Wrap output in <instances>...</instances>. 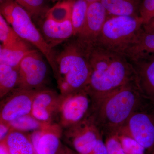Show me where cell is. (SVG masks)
Masks as SVG:
<instances>
[{
	"mask_svg": "<svg viewBox=\"0 0 154 154\" xmlns=\"http://www.w3.org/2000/svg\"><path fill=\"white\" fill-rule=\"evenodd\" d=\"M86 47L91 73L86 89L93 100L94 109L107 94L136 81V73L124 54L95 44Z\"/></svg>",
	"mask_w": 154,
	"mask_h": 154,
	"instance_id": "6da1fadb",
	"label": "cell"
},
{
	"mask_svg": "<svg viewBox=\"0 0 154 154\" xmlns=\"http://www.w3.org/2000/svg\"><path fill=\"white\" fill-rule=\"evenodd\" d=\"M149 102L136 80L107 94L95 107L93 113L102 134L114 133L133 113Z\"/></svg>",
	"mask_w": 154,
	"mask_h": 154,
	"instance_id": "7a4b0ae2",
	"label": "cell"
},
{
	"mask_svg": "<svg viewBox=\"0 0 154 154\" xmlns=\"http://www.w3.org/2000/svg\"><path fill=\"white\" fill-rule=\"evenodd\" d=\"M54 74L61 95L85 89L91 69L85 45L76 39L55 54Z\"/></svg>",
	"mask_w": 154,
	"mask_h": 154,
	"instance_id": "3957f363",
	"label": "cell"
},
{
	"mask_svg": "<svg viewBox=\"0 0 154 154\" xmlns=\"http://www.w3.org/2000/svg\"><path fill=\"white\" fill-rule=\"evenodd\" d=\"M1 3V15L20 38L42 53L54 74L55 54L33 23L30 14L14 0H5Z\"/></svg>",
	"mask_w": 154,
	"mask_h": 154,
	"instance_id": "277c9868",
	"label": "cell"
},
{
	"mask_svg": "<svg viewBox=\"0 0 154 154\" xmlns=\"http://www.w3.org/2000/svg\"><path fill=\"white\" fill-rule=\"evenodd\" d=\"M143 25L140 17H108L95 45L125 55L142 31Z\"/></svg>",
	"mask_w": 154,
	"mask_h": 154,
	"instance_id": "5b68a950",
	"label": "cell"
},
{
	"mask_svg": "<svg viewBox=\"0 0 154 154\" xmlns=\"http://www.w3.org/2000/svg\"><path fill=\"white\" fill-rule=\"evenodd\" d=\"M61 96L56 122L63 129L76 124L93 112V100L86 88Z\"/></svg>",
	"mask_w": 154,
	"mask_h": 154,
	"instance_id": "8992f818",
	"label": "cell"
},
{
	"mask_svg": "<svg viewBox=\"0 0 154 154\" xmlns=\"http://www.w3.org/2000/svg\"><path fill=\"white\" fill-rule=\"evenodd\" d=\"M102 133L93 113L79 122L63 129L62 137L79 154H92Z\"/></svg>",
	"mask_w": 154,
	"mask_h": 154,
	"instance_id": "52a82bcc",
	"label": "cell"
},
{
	"mask_svg": "<svg viewBox=\"0 0 154 154\" xmlns=\"http://www.w3.org/2000/svg\"><path fill=\"white\" fill-rule=\"evenodd\" d=\"M118 131L130 135L146 150L154 149V105L149 102L136 111Z\"/></svg>",
	"mask_w": 154,
	"mask_h": 154,
	"instance_id": "ba28073f",
	"label": "cell"
},
{
	"mask_svg": "<svg viewBox=\"0 0 154 154\" xmlns=\"http://www.w3.org/2000/svg\"><path fill=\"white\" fill-rule=\"evenodd\" d=\"M43 57L36 48L25 56L18 67L19 82L17 88L38 90L45 88L48 67Z\"/></svg>",
	"mask_w": 154,
	"mask_h": 154,
	"instance_id": "9c48e42d",
	"label": "cell"
},
{
	"mask_svg": "<svg viewBox=\"0 0 154 154\" xmlns=\"http://www.w3.org/2000/svg\"><path fill=\"white\" fill-rule=\"evenodd\" d=\"M38 90L17 88L1 99L0 122L10 123L31 114L33 99Z\"/></svg>",
	"mask_w": 154,
	"mask_h": 154,
	"instance_id": "30bf717a",
	"label": "cell"
},
{
	"mask_svg": "<svg viewBox=\"0 0 154 154\" xmlns=\"http://www.w3.org/2000/svg\"><path fill=\"white\" fill-rule=\"evenodd\" d=\"M61 99V95L52 89L38 90L33 99L31 115L43 123L55 122Z\"/></svg>",
	"mask_w": 154,
	"mask_h": 154,
	"instance_id": "8fae6325",
	"label": "cell"
},
{
	"mask_svg": "<svg viewBox=\"0 0 154 154\" xmlns=\"http://www.w3.org/2000/svg\"><path fill=\"white\" fill-rule=\"evenodd\" d=\"M108 15L101 2L89 4L85 22L77 39L85 45L95 44Z\"/></svg>",
	"mask_w": 154,
	"mask_h": 154,
	"instance_id": "7c38bea8",
	"label": "cell"
},
{
	"mask_svg": "<svg viewBox=\"0 0 154 154\" xmlns=\"http://www.w3.org/2000/svg\"><path fill=\"white\" fill-rule=\"evenodd\" d=\"M136 73V82L144 97L154 105V54L129 59Z\"/></svg>",
	"mask_w": 154,
	"mask_h": 154,
	"instance_id": "4fadbf2b",
	"label": "cell"
},
{
	"mask_svg": "<svg viewBox=\"0 0 154 154\" xmlns=\"http://www.w3.org/2000/svg\"><path fill=\"white\" fill-rule=\"evenodd\" d=\"M41 30L45 40L52 49L74 36L71 21L58 23L46 19L41 23Z\"/></svg>",
	"mask_w": 154,
	"mask_h": 154,
	"instance_id": "5bb4252c",
	"label": "cell"
},
{
	"mask_svg": "<svg viewBox=\"0 0 154 154\" xmlns=\"http://www.w3.org/2000/svg\"><path fill=\"white\" fill-rule=\"evenodd\" d=\"M63 129L57 122L45 124L35 152L36 154H58L60 148V139Z\"/></svg>",
	"mask_w": 154,
	"mask_h": 154,
	"instance_id": "9a60e30c",
	"label": "cell"
},
{
	"mask_svg": "<svg viewBox=\"0 0 154 154\" xmlns=\"http://www.w3.org/2000/svg\"><path fill=\"white\" fill-rule=\"evenodd\" d=\"M33 45L24 40L11 46H0V64L18 68L25 56L34 49Z\"/></svg>",
	"mask_w": 154,
	"mask_h": 154,
	"instance_id": "2e32d148",
	"label": "cell"
},
{
	"mask_svg": "<svg viewBox=\"0 0 154 154\" xmlns=\"http://www.w3.org/2000/svg\"><path fill=\"white\" fill-rule=\"evenodd\" d=\"M141 0H101L108 14L114 16L140 17Z\"/></svg>",
	"mask_w": 154,
	"mask_h": 154,
	"instance_id": "e0dca14e",
	"label": "cell"
},
{
	"mask_svg": "<svg viewBox=\"0 0 154 154\" xmlns=\"http://www.w3.org/2000/svg\"><path fill=\"white\" fill-rule=\"evenodd\" d=\"M2 142L5 145L9 154H34L35 152L30 138L19 131L12 129Z\"/></svg>",
	"mask_w": 154,
	"mask_h": 154,
	"instance_id": "ac0fdd59",
	"label": "cell"
},
{
	"mask_svg": "<svg viewBox=\"0 0 154 154\" xmlns=\"http://www.w3.org/2000/svg\"><path fill=\"white\" fill-rule=\"evenodd\" d=\"M154 54V33H146L143 29L125 55L130 59L143 54Z\"/></svg>",
	"mask_w": 154,
	"mask_h": 154,
	"instance_id": "d6986e66",
	"label": "cell"
},
{
	"mask_svg": "<svg viewBox=\"0 0 154 154\" xmlns=\"http://www.w3.org/2000/svg\"><path fill=\"white\" fill-rule=\"evenodd\" d=\"M19 82L18 68L0 64V99L18 88Z\"/></svg>",
	"mask_w": 154,
	"mask_h": 154,
	"instance_id": "ffe728a7",
	"label": "cell"
},
{
	"mask_svg": "<svg viewBox=\"0 0 154 154\" xmlns=\"http://www.w3.org/2000/svg\"><path fill=\"white\" fill-rule=\"evenodd\" d=\"M73 2L68 0L57 3L46 12V19L58 23L71 21Z\"/></svg>",
	"mask_w": 154,
	"mask_h": 154,
	"instance_id": "44dd1931",
	"label": "cell"
},
{
	"mask_svg": "<svg viewBox=\"0 0 154 154\" xmlns=\"http://www.w3.org/2000/svg\"><path fill=\"white\" fill-rule=\"evenodd\" d=\"M89 4L86 0H74L73 5L71 22L74 36H76L82 29L87 17Z\"/></svg>",
	"mask_w": 154,
	"mask_h": 154,
	"instance_id": "7402d4cb",
	"label": "cell"
},
{
	"mask_svg": "<svg viewBox=\"0 0 154 154\" xmlns=\"http://www.w3.org/2000/svg\"><path fill=\"white\" fill-rule=\"evenodd\" d=\"M9 123L12 129L23 132L41 129L45 124L38 121L31 114L21 116Z\"/></svg>",
	"mask_w": 154,
	"mask_h": 154,
	"instance_id": "603a6c76",
	"label": "cell"
},
{
	"mask_svg": "<svg viewBox=\"0 0 154 154\" xmlns=\"http://www.w3.org/2000/svg\"><path fill=\"white\" fill-rule=\"evenodd\" d=\"M0 40L1 45L11 46L24 41L15 32L2 15H0Z\"/></svg>",
	"mask_w": 154,
	"mask_h": 154,
	"instance_id": "cb8c5ba5",
	"label": "cell"
},
{
	"mask_svg": "<svg viewBox=\"0 0 154 154\" xmlns=\"http://www.w3.org/2000/svg\"><path fill=\"white\" fill-rule=\"evenodd\" d=\"M116 133L125 154H145L146 149L130 135L121 131H117Z\"/></svg>",
	"mask_w": 154,
	"mask_h": 154,
	"instance_id": "d4e9b609",
	"label": "cell"
},
{
	"mask_svg": "<svg viewBox=\"0 0 154 154\" xmlns=\"http://www.w3.org/2000/svg\"><path fill=\"white\" fill-rule=\"evenodd\" d=\"M25 9L31 17H38L44 11L45 0H14Z\"/></svg>",
	"mask_w": 154,
	"mask_h": 154,
	"instance_id": "484cf974",
	"label": "cell"
},
{
	"mask_svg": "<svg viewBox=\"0 0 154 154\" xmlns=\"http://www.w3.org/2000/svg\"><path fill=\"white\" fill-rule=\"evenodd\" d=\"M105 135L107 137L105 143L108 154H126L116 133Z\"/></svg>",
	"mask_w": 154,
	"mask_h": 154,
	"instance_id": "4316f807",
	"label": "cell"
},
{
	"mask_svg": "<svg viewBox=\"0 0 154 154\" xmlns=\"http://www.w3.org/2000/svg\"><path fill=\"white\" fill-rule=\"evenodd\" d=\"M139 16L144 24L154 18V0H141Z\"/></svg>",
	"mask_w": 154,
	"mask_h": 154,
	"instance_id": "83f0119b",
	"label": "cell"
},
{
	"mask_svg": "<svg viewBox=\"0 0 154 154\" xmlns=\"http://www.w3.org/2000/svg\"><path fill=\"white\" fill-rule=\"evenodd\" d=\"M12 129L10 123L0 122V140L1 142L5 140Z\"/></svg>",
	"mask_w": 154,
	"mask_h": 154,
	"instance_id": "f1b7e54d",
	"label": "cell"
},
{
	"mask_svg": "<svg viewBox=\"0 0 154 154\" xmlns=\"http://www.w3.org/2000/svg\"><path fill=\"white\" fill-rule=\"evenodd\" d=\"M92 154H108L106 145L102 140V136L98 139Z\"/></svg>",
	"mask_w": 154,
	"mask_h": 154,
	"instance_id": "f546056e",
	"label": "cell"
},
{
	"mask_svg": "<svg viewBox=\"0 0 154 154\" xmlns=\"http://www.w3.org/2000/svg\"><path fill=\"white\" fill-rule=\"evenodd\" d=\"M143 28L146 33H154V18L151 19L147 23L144 24Z\"/></svg>",
	"mask_w": 154,
	"mask_h": 154,
	"instance_id": "4dcf8cb0",
	"label": "cell"
},
{
	"mask_svg": "<svg viewBox=\"0 0 154 154\" xmlns=\"http://www.w3.org/2000/svg\"><path fill=\"white\" fill-rule=\"evenodd\" d=\"M0 154H9L8 149L4 143L1 142L0 146Z\"/></svg>",
	"mask_w": 154,
	"mask_h": 154,
	"instance_id": "1f68e13d",
	"label": "cell"
},
{
	"mask_svg": "<svg viewBox=\"0 0 154 154\" xmlns=\"http://www.w3.org/2000/svg\"><path fill=\"white\" fill-rule=\"evenodd\" d=\"M88 4H91V3L95 2H100L101 0H86Z\"/></svg>",
	"mask_w": 154,
	"mask_h": 154,
	"instance_id": "d6a6232c",
	"label": "cell"
},
{
	"mask_svg": "<svg viewBox=\"0 0 154 154\" xmlns=\"http://www.w3.org/2000/svg\"><path fill=\"white\" fill-rule=\"evenodd\" d=\"M1 1V2H3V1H5V0H0Z\"/></svg>",
	"mask_w": 154,
	"mask_h": 154,
	"instance_id": "836d02e7",
	"label": "cell"
},
{
	"mask_svg": "<svg viewBox=\"0 0 154 154\" xmlns=\"http://www.w3.org/2000/svg\"><path fill=\"white\" fill-rule=\"evenodd\" d=\"M152 154H154V149L152 151Z\"/></svg>",
	"mask_w": 154,
	"mask_h": 154,
	"instance_id": "e575fe53",
	"label": "cell"
}]
</instances>
